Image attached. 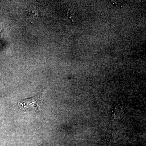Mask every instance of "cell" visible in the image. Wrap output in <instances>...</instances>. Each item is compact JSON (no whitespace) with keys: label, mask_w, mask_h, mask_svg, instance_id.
<instances>
[{"label":"cell","mask_w":146,"mask_h":146,"mask_svg":"<svg viewBox=\"0 0 146 146\" xmlns=\"http://www.w3.org/2000/svg\"><path fill=\"white\" fill-rule=\"evenodd\" d=\"M42 94L43 92L34 97L20 101L17 104L18 108L23 111H41L43 106L41 99Z\"/></svg>","instance_id":"1"},{"label":"cell","mask_w":146,"mask_h":146,"mask_svg":"<svg viewBox=\"0 0 146 146\" xmlns=\"http://www.w3.org/2000/svg\"><path fill=\"white\" fill-rule=\"evenodd\" d=\"M29 14L30 18H31L32 20H37L39 16V12H38V9L37 7L32 6L30 7L29 9Z\"/></svg>","instance_id":"2"}]
</instances>
